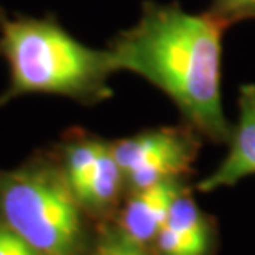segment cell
<instances>
[{"label": "cell", "instance_id": "6da1fadb", "mask_svg": "<svg viewBox=\"0 0 255 255\" xmlns=\"http://www.w3.org/2000/svg\"><path fill=\"white\" fill-rule=\"evenodd\" d=\"M226 26L178 2L146 0L137 23L111 38L119 71L148 81L166 94L203 138L227 143L232 124L222 107V35Z\"/></svg>", "mask_w": 255, "mask_h": 255}, {"label": "cell", "instance_id": "7a4b0ae2", "mask_svg": "<svg viewBox=\"0 0 255 255\" xmlns=\"http://www.w3.org/2000/svg\"><path fill=\"white\" fill-rule=\"evenodd\" d=\"M0 58L8 66L0 109L33 94L61 96L81 106L114 96L111 78L119 68L112 53L76 40L55 15L10 17L0 5Z\"/></svg>", "mask_w": 255, "mask_h": 255}, {"label": "cell", "instance_id": "3957f363", "mask_svg": "<svg viewBox=\"0 0 255 255\" xmlns=\"http://www.w3.org/2000/svg\"><path fill=\"white\" fill-rule=\"evenodd\" d=\"M0 218L38 255H86L88 218L56 153L0 170Z\"/></svg>", "mask_w": 255, "mask_h": 255}, {"label": "cell", "instance_id": "277c9868", "mask_svg": "<svg viewBox=\"0 0 255 255\" xmlns=\"http://www.w3.org/2000/svg\"><path fill=\"white\" fill-rule=\"evenodd\" d=\"M203 137L188 124L145 128L112 140L111 148L126 178L127 193L193 173Z\"/></svg>", "mask_w": 255, "mask_h": 255}, {"label": "cell", "instance_id": "5b68a950", "mask_svg": "<svg viewBox=\"0 0 255 255\" xmlns=\"http://www.w3.org/2000/svg\"><path fill=\"white\" fill-rule=\"evenodd\" d=\"M188 188L184 180H166L127 193L114 216V224L133 242L150 247L165 226L175 199Z\"/></svg>", "mask_w": 255, "mask_h": 255}, {"label": "cell", "instance_id": "8992f818", "mask_svg": "<svg viewBox=\"0 0 255 255\" xmlns=\"http://www.w3.org/2000/svg\"><path fill=\"white\" fill-rule=\"evenodd\" d=\"M237 111L226 158L196 184L201 193L234 186L244 178L255 175V84L249 83L239 88Z\"/></svg>", "mask_w": 255, "mask_h": 255}, {"label": "cell", "instance_id": "52a82bcc", "mask_svg": "<svg viewBox=\"0 0 255 255\" xmlns=\"http://www.w3.org/2000/svg\"><path fill=\"white\" fill-rule=\"evenodd\" d=\"M214 221L199 208L191 189L175 199L153 246L158 255H209L214 246Z\"/></svg>", "mask_w": 255, "mask_h": 255}, {"label": "cell", "instance_id": "ba28073f", "mask_svg": "<svg viewBox=\"0 0 255 255\" xmlns=\"http://www.w3.org/2000/svg\"><path fill=\"white\" fill-rule=\"evenodd\" d=\"M86 255H155L150 247L133 242L124 236L114 222L106 221Z\"/></svg>", "mask_w": 255, "mask_h": 255}, {"label": "cell", "instance_id": "9c48e42d", "mask_svg": "<svg viewBox=\"0 0 255 255\" xmlns=\"http://www.w3.org/2000/svg\"><path fill=\"white\" fill-rule=\"evenodd\" d=\"M226 28L244 20H255V0H211L206 10Z\"/></svg>", "mask_w": 255, "mask_h": 255}, {"label": "cell", "instance_id": "30bf717a", "mask_svg": "<svg viewBox=\"0 0 255 255\" xmlns=\"http://www.w3.org/2000/svg\"><path fill=\"white\" fill-rule=\"evenodd\" d=\"M0 255H38L0 218Z\"/></svg>", "mask_w": 255, "mask_h": 255}]
</instances>
